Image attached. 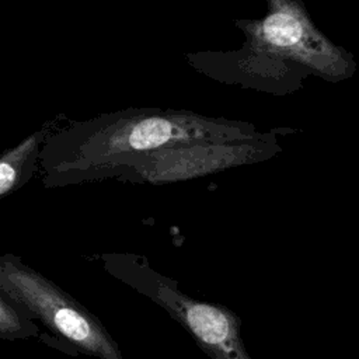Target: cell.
<instances>
[{"label":"cell","instance_id":"6","mask_svg":"<svg viewBox=\"0 0 359 359\" xmlns=\"http://www.w3.org/2000/svg\"><path fill=\"white\" fill-rule=\"evenodd\" d=\"M50 128L52 123L48 122L0 154V199L18 191L34 177L42 144L52 132Z\"/></svg>","mask_w":359,"mask_h":359},{"label":"cell","instance_id":"3","mask_svg":"<svg viewBox=\"0 0 359 359\" xmlns=\"http://www.w3.org/2000/svg\"><path fill=\"white\" fill-rule=\"evenodd\" d=\"M0 289L39 320L52 335L97 359H123L101 320L20 255L0 254Z\"/></svg>","mask_w":359,"mask_h":359},{"label":"cell","instance_id":"1","mask_svg":"<svg viewBox=\"0 0 359 359\" xmlns=\"http://www.w3.org/2000/svg\"><path fill=\"white\" fill-rule=\"evenodd\" d=\"M243 121L192 111L126 108L70 121L45 139L39 167L46 189L118 178L136 158L167 147L259 136Z\"/></svg>","mask_w":359,"mask_h":359},{"label":"cell","instance_id":"2","mask_svg":"<svg viewBox=\"0 0 359 359\" xmlns=\"http://www.w3.org/2000/svg\"><path fill=\"white\" fill-rule=\"evenodd\" d=\"M94 258L112 278L168 313L210 359H252L241 337V320L229 307L188 296L174 279L157 272L143 255L101 252Z\"/></svg>","mask_w":359,"mask_h":359},{"label":"cell","instance_id":"7","mask_svg":"<svg viewBox=\"0 0 359 359\" xmlns=\"http://www.w3.org/2000/svg\"><path fill=\"white\" fill-rule=\"evenodd\" d=\"M39 337L41 330L35 324V317L0 289V339L17 341Z\"/></svg>","mask_w":359,"mask_h":359},{"label":"cell","instance_id":"5","mask_svg":"<svg viewBox=\"0 0 359 359\" xmlns=\"http://www.w3.org/2000/svg\"><path fill=\"white\" fill-rule=\"evenodd\" d=\"M275 130L251 139L203 142L160 149L133 160L116 178L135 184H171L255 164L279 154Z\"/></svg>","mask_w":359,"mask_h":359},{"label":"cell","instance_id":"4","mask_svg":"<svg viewBox=\"0 0 359 359\" xmlns=\"http://www.w3.org/2000/svg\"><path fill=\"white\" fill-rule=\"evenodd\" d=\"M268 4L265 18L237 21L245 32L248 48L330 81L352 76L355 62L351 55L314 27L300 0H268Z\"/></svg>","mask_w":359,"mask_h":359}]
</instances>
